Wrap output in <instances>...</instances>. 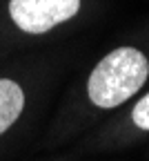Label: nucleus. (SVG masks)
Wrapping results in <instances>:
<instances>
[{
	"label": "nucleus",
	"mask_w": 149,
	"mask_h": 161,
	"mask_svg": "<svg viewBox=\"0 0 149 161\" xmlns=\"http://www.w3.org/2000/svg\"><path fill=\"white\" fill-rule=\"evenodd\" d=\"M149 76V60L136 47H118L94 67L87 94L98 108H118L129 101Z\"/></svg>",
	"instance_id": "nucleus-1"
},
{
	"label": "nucleus",
	"mask_w": 149,
	"mask_h": 161,
	"mask_svg": "<svg viewBox=\"0 0 149 161\" xmlns=\"http://www.w3.org/2000/svg\"><path fill=\"white\" fill-rule=\"evenodd\" d=\"M80 11V0H9V16L25 34H47Z\"/></svg>",
	"instance_id": "nucleus-2"
},
{
	"label": "nucleus",
	"mask_w": 149,
	"mask_h": 161,
	"mask_svg": "<svg viewBox=\"0 0 149 161\" xmlns=\"http://www.w3.org/2000/svg\"><path fill=\"white\" fill-rule=\"evenodd\" d=\"M131 116H134L136 128H140V130L149 132V92L138 101V103H136V108H134Z\"/></svg>",
	"instance_id": "nucleus-4"
},
{
	"label": "nucleus",
	"mask_w": 149,
	"mask_h": 161,
	"mask_svg": "<svg viewBox=\"0 0 149 161\" xmlns=\"http://www.w3.org/2000/svg\"><path fill=\"white\" fill-rule=\"evenodd\" d=\"M25 110V92L16 80L0 78V134L7 132Z\"/></svg>",
	"instance_id": "nucleus-3"
}]
</instances>
